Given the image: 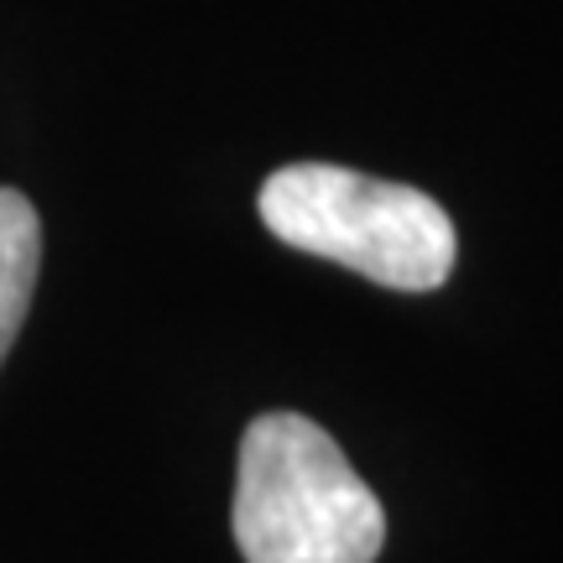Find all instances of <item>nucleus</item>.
Listing matches in <instances>:
<instances>
[{"mask_svg": "<svg viewBox=\"0 0 563 563\" xmlns=\"http://www.w3.org/2000/svg\"><path fill=\"white\" fill-rule=\"evenodd\" d=\"M230 522L245 563H376L386 543L376 490L302 412L245 428Z\"/></svg>", "mask_w": 563, "mask_h": 563, "instance_id": "1", "label": "nucleus"}, {"mask_svg": "<svg viewBox=\"0 0 563 563\" xmlns=\"http://www.w3.org/2000/svg\"><path fill=\"white\" fill-rule=\"evenodd\" d=\"M262 224L292 251L350 266L391 292H433L449 282L460 235L439 199L412 183L365 178L334 162H292L262 183Z\"/></svg>", "mask_w": 563, "mask_h": 563, "instance_id": "2", "label": "nucleus"}, {"mask_svg": "<svg viewBox=\"0 0 563 563\" xmlns=\"http://www.w3.org/2000/svg\"><path fill=\"white\" fill-rule=\"evenodd\" d=\"M42 266V220L32 199L16 188H0V361L11 355L21 319L32 308Z\"/></svg>", "mask_w": 563, "mask_h": 563, "instance_id": "3", "label": "nucleus"}]
</instances>
